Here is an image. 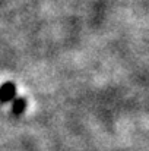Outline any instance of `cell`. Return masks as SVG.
<instances>
[{
    "mask_svg": "<svg viewBox=\"0 0 149 151\" xmlns=\"http://www.w3.org/2000/svg\"><path fill=\"white\" fill-rule=\"evenodd\" d=\"M24 106H25V101L22 100V99L15 100V103H13V110H15L16 113H19V111H22V110H24Z\"/></svg>",
    "mask_w": 149,
    "mask_h": 151,
    "instance_id": "7a4b0ae2",
    "label": "cell"
},
{
    "mask_svg": "<svg viewBox=\"0 0 149 151\" xmlns=\"http://www.w3.org/2000/svg\"><path fill=\"white\" fill-rule=\"evenodd\" d=\"M15 96V87L12 84H4L0 88V99L1 101H9Z\"/></svg>",
    "mask_w": 149,
    "mask_h": 151,
    "instance_id": "6da1fadb",
    "label": "cell"
}]
</instances>
